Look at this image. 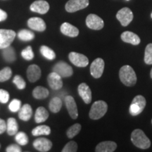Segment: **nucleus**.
<instances>
[{
  "label": "nucleus",
  "instance_id": "obj_44",
  "mask_svg": "<svg viewBox=\"0 0 152 152\" xmlns=\"http://www.w3.org/2000/svg\"><path fill=\"white\" fill-rule=\"evenodd\" d=\"M151 17L152 18V13H151Z\"/></svg>",
  "mask_w": 152,
  "mask_h": 152
},
{
  "label": "nucleus",
  "instance_id": "obj_27",
  "mask_svg": "<svg viewBox=\"0 0 152 152\" xmlns=\"http://www.w3.org/2000/svg\"><path fill=\"white\" fill-rule=\"evenodd\" d=\"M51 133V128L48 125H42L37 126L32 130V134L33 136L38 137L40 135H49Z\"/></svg>",
  "mask_w": 152,
  "mask_h": 152
},
{
  "label": "nucleus",
  "instance_id": "obj_29",
  "mask_svg": "<svg viewBox=\"0 0 152 152\" xmlns=\"http://www.w3.org/2000/svg\"><path fill=\"white\" fill-rule=\"evenodd\" d=\"M17 35H18L19 39L23 42L31 41L35 38V34H34L33 32L26 29L20 30Z\"/></svg>",
  "mask_w": 152,
  "mask_h": 152
},
{
  "label": "nucleus",
  "instance_id": "obj_10",
  "mask_svg": "<svg viewBox=\"0 0 152 152\" xmlns=\"http://www.w3.org/2000/svg\"><path fill=\"white\" fill-rule=\"evenodd\" d=\"M70 61L77 67H86L89 64V59L84 54L72 52L68 55Z\"/></svg>",
  "mask_w": 152,
  "mask_h": 152
},
{
  "label": "nucleus",
  "instance_id": "obj_45",
  "mask_svg": "<svg viewBox=\"0 0 152 152\" xmlns=\"http://www.w3.org/2000/svg\"><path fill=\"white\" fill-rule=\"evenodd\" d=\"M0 147H1V144H0Z\"/></svg>",
  "mask_w": 152,
  "mask_h": 152
},
{
  "label": "nucleus",
  "instance_id": "obj_11",
  "mask_svg": "<svg viewBox=\"0 0 152 152\" xmlns=\"http://www.w3.org/2000/svg\"><path fill=\"white\" fill-rule=\"evenodd\" d=\"M104 61L101 58H97L93 61L90 66V73L94 78H99L104 73Z\"/></svg>",
  "mask_w": 152,
  "mask_h": 152
},
{
  "label": "nucleus",
  "instance_id": "obj_21",
  "mask_svg": "<svg viewBox=\"0 0 152 152\" xmlns=\"http://www.w3.org/2000/svg\"><path fill=\"white\" fill-rule=\"evenodd\" d=\"M121 39L126 43L132 44L133 45H137L140 43V38L137 35L130 31H125L121 34Z\"/></svg>",
  "mask_w": 152,
  "mask_h": 152
},
{
  "label": "nucleus",
  "instance_id": "obj_19",
  "mask_svg": "<svg viewBox=\"0 0 152 152\" xmlns=\"http://www.w3.org/2000/svg\"><path fill=\"white\" fill-rule=\"evenodd\" d=\"M61 32L64 35L70 37H75L79 35V30L69 23H64L61 26Z\"/></svg>",
  "mask_w": 152,
  "mask_h": 152
},
{
  "label": "nucleus",
  "instance_id": "obj_42",
  "mask_svg": "<svg viewBox=\"0 0 152 152\" xmlns=\"http://www.w3.org/2000/svg\"><path fill=\"white\" fill-rule=\"evenodd\" d=\"M7 18V12L4 11H3L2 9H0V22L4 21V20H5Z\"/></svg>",
  "mask_w": 152,
  "mask_h": 152
},
{
  "label": "nucleus",
  "instance_id": "obj_35",
  "mask_svg": "<svg viewBox=\"0 0 152 152\" xmlns=\"http://www.w3.org/2000/svg\"><path fill=\"white\" fill-rule=\"evenodd\" d=\"M21 56L24 58L25 60L30 61L33 59L35 54L32 49L31 46H28L26 48H25L21 52Z\"/></svg>",
  "mask_w": 152,
  "mask_h": 152
},
{
  "label": "nucleus",
  "instance_id": "obj_38",
  "mask_svg": "<svg viewBox=\"0 0 152 152\" xmlns=\"http://www.w3.org/2000/svg\"><path fill=\"white\" fill-rule=\"evenodd\" d=\"M77 151V144L75 142L71 141L66 144L62 149L63 152H75Z\"/></svg>",
  "mask_w": 152,
  "mask_h": 152
},
{
  "label": "nucleus",
  "instance_id": "obj_16",
  "mask_svg": "<svg viewBox=\"0 0 152 152\" xmlns=\"http://www.w3.org/2000/svg\"><path fill=\"white\" fill-rule=\"evenodd\" d=\"M65 104L68 113L72 119H76L78 116L77 104L73 96H67L65 98Z\"/></svg>",
  "mask_w": 152,
  "mask_h": 152
},
{
  "label": "nucleus",
  "instance_id": "obj_28",
  "mask_svg": "<svg viewBox=\"0 0 152 152\" xmlns=\"http://www.w3.org/2000/svg\"><path fill=\"white\" fill-rule=\"evenodd\" d=\"M62 107V101L59 97H54L52 99L49 104V109L52 113H56L61 109Z\"/></svg>",
  "mask_w": 152,
  "mask_h": 152
},
{
  "label": "nucleus",
  "instance_id": "obj_26",
  "mask_svg": "<svg viewBox=\"0 0 152 152\" xmlns=\"http://www.w3.org/2000/svg\"><path fill=\"white\" fill-rule=\"evenodd\" d=\"M49 92L45 87L42 86H37L33 91V96L37 99H46L49 96Z\"/></svg>",
  "mask_w": 152,
  "mask_h": 152
},
{
  "label": "nucleus",
  "instance_id": "obj_5",
  "mask_svg": "<svg viewBox=\"0 0 152 152\" xmlns=\"http://www.w3.org/2000/svg\"><path fill=\"white\" fill-rule=\"evenodd\" d=\"M16 36V34L14 30L0 29V49L11 46Z\"/></svg>",
  "mask_w": 152,
  "mask_h": 152
},
{
  "label": "nucleus",
  "instance_id": "obj_22",
  "mask_svg": "<svg viewBox=\"0 0 152 152\" xmlns=\"http://www.w3.org/2000/svg\"><path fill=\"white\" fill-rule=\"evenodd\" d=\"M33 115V110L30 104H26L18 111V117L23 121H28Z\"/></svg>",
  "mask_w": 152,
  "mask_h": 152
},
{
  "label": "nucleus",
  "instance_id": "obj_7",
  "mask_svg": "<svg viewBox=\"0 0 152 152\" xmlns=\"http://www.w3.org/2000/svg\"><path fill=\"white\" fill-rule=\"evenodd\" d=\"M89 5V0H69L66 4V11L68 13H74L84 9Z\"/></svg>",
  "mask_w": 152,
  "mask_h": 152
},
{
  "label": "nucleus",
  "instance_id": "obj_36",
  "mask_svg": "<svg viewBox=\"0 0 152 152\" xmlns=\"http://www.w3.org/2000/svg\"><path fill=\"white\" fill-rule=\"evenodd\" d=\"M13 83L16 85L18 90H23L26 87V81L24 80V79L21 76L18 75H16L14 77V79H13Z\"/></svg>",
  "mask_w": 152,
  "mask_h": 152
},
{
  "label": "nucleus",
  "instance_id": "obj_33",
  "mask_svg": "<svg viewBox=\"0 0 152 152\" xmlns=\"http://www.w3.org/2000/svg\"><path fill=\"white\" fill-rule=\"evenodd\" d=\"M12 75V71L9 67H5L0 71V82H5L9 80Z\"/></svg>",
  "mask_w": 152,
  "mask_h": 152
},
{
  "label": "nucleus",
  "instance_id": "obj_20",
  "mask_svg": "<svg viewBox=\"0 0 152 152\" xmlns=\"http://www.w3.org/2000/svg\"><path fill=\"white\" fill-rule=\"evenodd\" d=\"M117 144L115 142L106 141L100 142L96 147L95 151L96 152H113L116 149Z\"/></svg>",
  "mask_w": 152,
  "mask_h": 152
},
{
  "label": "nucleus",
  "instance_id": "obj_34",
  "mask_svg": "<svg viewBox=\"0 0 152 152\" xmlns=\"http://www.w3.org/2000/svg\"><path fill=\"white\" fill-rule=\"evenodd\" d=\"M144 62L147 65H152V43L147 45L144 53Z\"/></svg>",
  "mask_w": 152,
  "mask_h": 152
},
{
  "label": "nucleus",
  "instance_id": "obj_37",
  "mask_svg": "<svg viewBox=\"0 0 152 152\" xmlns=\"http://www.w3.org/2000/svg\"><path fill=\"white\" fill-rule=\"evenodd\" d=\"M20 108H21V102L19 99H14L9 105V110L11 112H14V113L18 111Z\"/></svg>",
  "mask_w": 152,
  "mask_h": 152
},
{
  "label": "nucleus",
  "instance_id": "obj_2",
  "mask_svg": "<svg viewBox=\"0 0 152 152\" xmlns=\"http://www.w3.org/2000/svg\"><path fill=\"white\" fill-rule=\"evenodd\" d=\"M131 141L134 146L142 149H147L151 146L149 139L140 129L133 130L131 134Z\"/></svg>",
  "mask_w": 152,
  "mask_h": 152
},
{
  "label": "nucleus",
  "instance_id": "obj_6",
  "mask_svg": "<svg viewBox=\"0 0 152 152\" xmlns=\"http://www.w3.org/2000/svg\"><path fill=\"white\" fill-rule=\"evenodd\" d=\"M53 71L56 72L61 77H68L73 74V70L70 65L64 61H58L53 67Z\"/></svg>",
  "mask_w": 152,
  "mask_h": 152
},
{
  "label": "nucleus",
  "instance_id": "obj_46",
  "mask_svg": "<svg viewBox=\"0 0 152 152\" xmlns=\"http://www.w3.org/2000/svg\"><path fill=\"white\" fill-rule=\"evenodd\" d=\"M151 123H152V120H151Z\"/></svg>",
  "mask_w": 152,
  "mask_h": 152
},
{
  "label": "nucleus",
  "instance_id": "obj_47",
  "mask_svg": "<svg viewBox=\"0 0 152 152\" xmlns=\"http://www.w3.org/2000/svg\"><path fill=\"white\" fill-rule=\"evenodd\" d=\"M127 1H129V0H127Z\"/></svg>",
  "mask_w": 152,
  "mask_h": 152
},
{
  "label": "nucleus",
  "instance_id": "obj_4",
  "mask_svg": "<svg viewBox=\"0 0 152 152\" xmlns=\"http://www.w3.org/2000/svg\"><path fill=\"white\" fill-rule=\"evenodd\" d=\"M146 99L142 95H137L133 99L132 103H131L129 111L132 115H137L143 111L146 106Z\"/></svg>",
  "mask_w": 152,
  "mask_h": 152
},
{
  "label": "nucleus",
  "instance_id": "obj_12",
  "mask_svg": "<svg viewBox=\"0 0 152 152\" xmlns=\"http://www.w3.org/2000/svg\"><path fill=\"white\" fill-rule=\"evenodd\" d=\"M30 11L39 14H45L49 10V4L45 0H37L35 1L30 7Z\"/></svg>",
  "mask_w": 152,
  "mask_h": 152
},
{
  "label": "nucleus",
  "instance_id": "obj_23",
  "mask_svg": "<svg viewBox=\"0 0 152 152\" xmlns=\"http://www.w3.org/2000/svg\"><path fill=\"white\" fill-rule=\"evenodd\" d=\"M49 118V113L45 108L40 106L38 107L35 113V121L37 123H40L46 121Z\"/></svg>",
  "mask_w": 152,
  "mask_h": 152
},
{
  "label": "nucleus",
  "instance_id": "obj_17",
  "mask_svg": "<svg viewBox=\"0 0 152 152\" xmlns=\"http://www.w3.org/2000/svg\"><path fill=\"white\" fill-rule=\"evenodd\" d=\"M28 26L30 29L36 31L43 32L46 30V23L45 20L39 17H33L28 20Z\"/></svg>",
  "mask_w": 152,
  "mask_h": 152
},
{
  "label": "nucleus",
  "instance_id": "obj_25",
  "mask_svg": "<svg viewBox=\"0 0 152 152\" xmlns=\"http://www.w3.org/2000/svg\"><path fill=\"white\" fill-rule=\"evenodd\" d=\"M2 56L4 59L8 63H12L16 59V55L14 49L11 46L3 49Z\"/></svg>",
  "mask_w": 152,
  "mask_h": 152
},
{
  "label": "nucleus",
  "instance_id": "obj_18",
  "mask_svg": "<svg viewBox=\"0 0 152 152\" xmlns=\"http://www.w3.org/2000/svg\"><path fill=\"white\" fill-rule=\"evenodd\" d=\"M42 72L40 68L36 64L29 66L27 69V77L30 83H35L41 77Z\"/></svg>",
  "mask_w": 152,
  "mask_h": 152
},
{
  "label": "nucleus",
  "instance_id": "obj_31",
  "mask_svg": "<svg viewBox=\"0 0 152 152\" xmlns=\"http://www.w3.org/2000/svg\"><path fill=\"white\" fill-rule=\"evenodd\" d=\"M15 135V140L19 145L25 146L28 143V137L24 132H18Z\"/></svg>",
  "mask_w": 152,
  "mask_h": 152
},
{
  "label": "nucleus",
  "instance_id": "obj_9",
  "mask_svg": "<svg viewBox=\"0 0 152 152\" xmlns=\"http://www.w3.org/2000/svg\"><path fill=\"white\" fill-rule=\"evenodd\" d=\"M116 18L123 26H128L133 19L132 11L128 7H124L118 11Z\"/></svg>",
  "mask_w": 152,
  "mask_h": 152
},
{
  "label": "nucleus",
  "instance_id": "obj_13",
  "mask_svg": "<svg viewBox=\"0 0 152 152\" xmlns=\"http://www.w3.org/2000/svg\"><path fill=\"white\" fill-rule=\"evenodd\" d=\"M47 82L49 86L54 90H58L63 87L62 77L56 72H52L48 75Z\"/></svg>",
  "mask_w": 152,
  "mask_h": 152
},
{
  "label": "nucleus",
  "instance_id": "obj_30",
  "mask_svg": "<svg viewBox=\"0 0 152 152\" xmlns=\"http://www.w3.org/2000/svg\"><path fill=\"white\" fill-rule=\"evenodd\" d=\"M39 52H40L41 54L45 57V58L48 60H54L56 58V54L54 51L52 50V49L49 48V47L47 46H41L40 49H39Z\"/></svg>",
  "mask_w": 152,
  "mask_h": 152
},
{
  "label": "nucleus",
  "instance_id": "obj_40",
  "mask_svg": "<svg viewBox=\"0 0 152 152\" xmlns=\"http://www.w3.org/2000/svg\"><path fill=\"white\" fill-rule=\"evenodd\" d=\"M6 151L7 152H20L21 151V148H20L18 144H13L8 146L7 147Z\"/></svg>",
  "mask_w": 152,
  "mask_h": 152
},
{
  "label": "nucleus",
  "instance_id": "obj_43",
  "mask_svg": "<svg viewBox=\"0 0 152 152\" xmlns=\"http://www.w3.org/2000/svg\"><path fill=\"white\" fill-rule=\"evenodd\" d=\"M150 75H151V77L152 78V68H151V73H150Z\"/></svg>",
  "mask_w": 152,
  "mask_h": 152
},
{
  "label": "nucleus",
  "instance_id": "obj_24",
  "mask_svg": "<svg viewBox=\"0 0 152 152\" xmlns=\"http://www.w3.org/2000/svg\"><path fill=\"white\" fill-rule=\"evenodd\" d=\"M18 130V125L14 118H9L7 123V132L9 135H15Z\"/></svg>",
  "mask_w": 152,
  "mask_h": 152
},
{
  "label": "nucleus",
  "instance_id": "obj_14",
  "mask_svg": "<svg viewBox=\"0 0 152 152\" xmlns=\"http://www.w3.org/2000/svg\"><path fill=\"white\" fill-rule=\"evenodd\" d=\"M33 147L37 151L41 152H47L52 149V142L47 138L39 137L36 139L33 142Z\"/></svg>",
  "mask_w": 152,
  "mask_h": 152
},
{
  "label": "nucleus",
  "instance_id": "obj_15",
  "mask_svg": "<svg viewBox=\"0 0 152 152\" xmlns=\"http://www.w3.org/2000/svg\"><path fill=\"white\" fill-rule=\"evenodd\" d=\"M77 92L80 96L83 99L85 104H89L92 102V91L86 83H81L77 87Z\"/></svg>",
  "mask_w": 152,
  "mask_h": 152
},
{
  "label": "nucleus",
  "instance_id": "obj_32",
  "mask_svg": "<svg viewBox=\"0 0 152 152\" xmlns=\"http://www.w3.org/2000/svg\"><path fill=\"white\" fill-rule=\"evenodd\" d=\"M81 130V125L79 123H75L71 127H70L68 129L67 132H66V134H67L68 138H73L74 137L77 135L80 132Z\"/></svg>",
  "mask_w": 152,
  "mask_h": 152
},
{
  "label": "nucleus",
  "instance_id": "obj_41",
  "mask_svg": "<svg viewBox=\"0 0 152 152\" xmlns=\"http://www.w3.org/2000/svg\"><path fill=\"white\" fill-rule=\"evenodd\" d=\"M7 130V123L3 119L0 118V134H1Z\"/></svg>",
  "mask_w": 152,
  "mask_h": 152
},
{
  "label": "nucleus",
  "instance_id": "obj_39",
  "mask_svg": "<svg viewBox=\"0 0 152 152\" xmlns=\"http://www.w3.org/2000/svg\"><path fill=\"white\" fill-rule=\"evenodd\" d=\"M9 93L7 90L0 89V103L7 104L9 100Z\"/></svg>",
  "mask_w": 152,
  "mask_h": 152
},
{
  "label": "nucleus",
  "instance_id": "obj_8",
  "mask_svg": "<svg viewBox=\"0 0 152 152\" xmlns=\"http://www.w3.org/2000/svg\"><path fill=\"white\" fill-rule=\"evenodd\" d=\"M86 25L89 28L92 30H102L104 26V22L96 14H89L86 18Z\"/></svg>",
  "mask_w": 152,
  "mask_h": 152
},
{
  "label": "nucleus",
  "instance_id": "obj_1",
  "mask_svg": "<svg viewBox=\"0 0 152 152\" xmlns=\"http://www.w3.org/2000/svg\"><path fill=\"white\" fill-rule=\"evenodd\" d=\"M119 77L121 81L128 87L134 86L137 83V76L133 68L128 65L123 66L120 69Z\"/></svg>",
  "mask_w": 152,
  "mask_h": 152
},
{
  "label": "nucleus",
  "instance_id": "obj_3",
  "mask_svg": "<svg viewBox=\"0 0 152 152\" xmlns=\"http://www.w3.org/2000/svg\"><path fill=\"white\" fill-rule=\"evenodd\" d=\"M108 109V105L104 101L99 100L92 104L89 113L90 118L92 120L100 119L105 115Z\"/></svg>",
  "mask_w": 152,
  "mask_h": 152
}]
</instances>
